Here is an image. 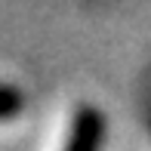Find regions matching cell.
<instances>
[{"label":"cell","mask_w":151,"mask_h":151,"mask_svg":"<svg viewBox=\"0 0 151 151\" xmlns=\"http://www.w3.org/2000/svg\"><path fill=\"white\" fill-rule=\"evenodd\" d=\"M102 139H105V114L93 105H77L62 151H99Z\"/></svg>","instance_id":"6da1fadb"},{"label":"cell","mask_w":151,"mask_h":151,"mask_svg":"<svg viewBox=\"0 0 151 151\" xmlns=\"http://www.w3.org/2000/svg\"><path fill=\"white\" fill-rule=\"evenodd\" d=\"M22 111V96L12 83H0V117L12 120L16 114Z\"/></svg>","instance_id":"7a4b0ae2"}]
</instances>
